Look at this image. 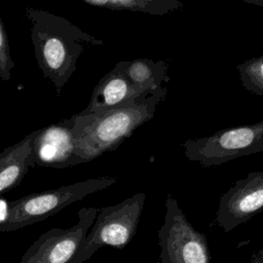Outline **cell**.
<instances>
[{
	"label": "cell",
	"mask_w": 263,
	"mask_h": 263,
	"mask_svg": "<svg viewBox=\"0 0 263 263\" xmlns=\"http://www.w3.org/2000/svg\"><path fill=\"white\" fill-rule=\"evenodd\" d=\"M25 15L30 24L38 67L60 96L75 72L77 61L84 49L91 45H102L103 41L67 18L44 9L29 6Z\"/></svg>",
	"instance_id": "obj_1"
},
{
	"label": "cell",
	"mask_w": 263,
	"mask_h": 263,
	"mask_svg": "<svg viewBox=\"0 0 263 263\" xmlns=\"http://www.w3.org/2000/svg\"><path fill=\"white\" fill-rule=\"evenodd\" d=\"M166 88L146 92L133 102L91 114L73 115L76 156L79 164L116 149L142 124L152 119Z\"/></svg>",
	"instance_id": "obj_2"
},
{
	"label": "cell",
	"mask_w": 263,
	"mask_h": 263,
	"mask_svg": "<svg viewBox=\"0 0 263 263\" xmlns=\"http://www.w3.org/2000/svg\"><path fill=\"white\" fill-rule=\"evenodd\" d=\"M117 182L116 178L101 177L79 181L58 188L31 193L8 201L0 219V232H10L43 221L87 195L104 190Z\"/></svg>",
	"instance_id": "obj_3"
},
{
	"label": "cell",
	"mask_w": 263,
	"mask_h": 263,
	"mask_svg": "<svg viewBox=\"0 0 263 263\" xmlns=\"http://www.w3.org/2000/svg\"><path fill=\"white\" fill-rule=\"evenodd\" d=\"M145 199L146 194L139 192L99 209L93 224L69 263H85L102 247L119 250L126 247L137 232Z\"/></svg>",
	"instance_id": "obj_4"
},
{
	"label": "cell",
	"mask_w": 263,
	"mask_h": 263,
	"mask_svg": "<svg viewBox=\"0 0 263 263\" xmlns=\"http://www.w3.org/2000/svg\"><path fill=\"white\" fill-rule=\"evenodd\" d=\"M185 157L203 167L220 165L235 158L263 152V121L225 128L214 135L187 140Z\"/></svg>",
	"instance_id": "obj_5"
},
{
	"label": "cell",
	"mask_w": 263,
	"mask_h": 263,
	"mask_svg": "<svg viewBox=\"0 0 263 263\" xmlns=\"http://www.w3.org/2000/svg\"><path fill=\"white\" fill-rule=\"evenodd\" d=\"M159 263H211L206 237L188 221L177 199L167 194L164 221L158 230Z\"/></svg>",
	"instance_id": "obj_6"
},
{
	"label": "cell",
	"mask_w": 263,
	"mask_h": 263,
	"mask_svg": "<svg viewBox=\"0 0 263 263\" xmlns=\"http://www.w3.org/2000/svg\"><path fill=\"white\" fill-rule=\"evenodd\" d=\"M97 208H81L78 222L70 228H52L41 234L24 253L20 263H69L98 214Z\"/></svg>",
	"instance_id": "obj_7"
},
{
	"label": "cell",
	"mask_w": 263,
	"mask_h": 263,
	"mask_svg": "<svg viewBox=\"0 0 263 263\" xmlns=\"http://www.w3.org/2000/svg\"><path fill=\"white\" fill-rule=\"evenodd\" d=\"M263 209V170L236 181L220 198L215 222L225 232L246 223Z\"/></svg>",
	"instance_id": "obj_8"
},
{
	"label": "cell",
	"mask_w": 263,
	"mask_h": 263,
	"mask_svg": "<svg viewBox=\"0 0 263 263\" xmlns=\"http://www.w3.org/2000/svg\"><path fill=\"white\" fill-rule=\"evenodd\" d=\"M73 126L72 116L39 128L33 146L35 165L64 168L79 164Z\"/></svg>",
	"instance_id": "obj_9"
},
{
	"label": "cell",
	"mask_w": 263,
	"mask_h": 263,
	"mask_svg": "<svg viewBox=\"0 0 263 263\" xmlns=\"http://www.w3.org/2000/svg\"><path fill=\"white\" fill-rule=\"evenodd\" d=\"M144 93L146 92H142L129 81L123 71L122 63L119 62L99 81L88 105L79 113L91 114L107 111L133 102Z\"/></svg>",
	"instance_id": "obj_10"
},
{
	"label": "cell",
	"mask_w": 263,
	"mask_h": 263,
	"mask_svg": "<svg viewBox=\"0 0 263 263\" xmlns=\"http://www.w3.org/2000/svg\"><path fill=\"white\" fill-rule=\"evenodd\" d=\"M39 129L0 152V196L17 187L34 163V140Z\"/></svg>",
	"instance_id": "obj_11"
},
{
	"label": "cell",
	"mask_w": 263,
	"mask_h": 263,
	"mask_svg": "<svg viewBox=\"0 0 263 263\" xmlns=\"http://www.w3.org/2000/svg\"><path fill=\"white\" fill-rule=\"evenodd\" d=\"M122 67L129 81L142 92H149L162 87L167 82V64L164 61L154 62L149 59L122 61Z\"/></svg>",
	"instance_id": "obj_12"
},
{
	"label": "cell",
	"mask_w": 263,
	"mask_h": 263,
	"mask_svg": "<svg viewBox=\"0 0 263 263\" xmlns=\"http://www.w3.org/2000/svg\"><path fill=\"white\" fill-rule=\"evenodd\" d=\"M116 10L144 12L162 15L179 10L183 7L180 0H113Z\"/></svg>",
	"instance_id": "obj_13"
},
{
	"label": "cell",
	"mask_w": 263,
	"mask_h": 263,
	"mask_svg": "<svg viewBox=\"0 0 263 263\" xmlns=\"http://www.w3.org/2000/svg\"><path fill=\"white\" fill-rule=\"evenodd\" d=\"M237 71L242 86L263 97V55L240 63L237 65Z\"/></svg>",
	"instance_id": "obj_14"
},
{
	"label": "cell",
	"mask_w": 263,
	"mask_h": 263,
	"mask_svg": "<svg viewBox=\"0 0 263 263\" xmlns=\"http://www.w3.org/2000/svg\"><path fill=\"white\" fill-rule=\"evenodd\" d=\"M13 68L14 62L10 54L8 36L3 22L0 18V79L3 81H8L11 78Z\"/></svg>",
	"instance_id": "obj_15"
},
{
	"label": "cell",
	"mask_w": 263,
	"mask_h": 263,
	"mask_svg": "<svg viewBox=\"0 0 263 263\" xmlns=\"http://www.w3.org/2000/svg\"><path fill=\"white\" fill-rule=\"evenodd\" d=\"M82 1H84V2L87 3V4L93 5V6L103 7V8H109V9H114V10H116L113 0H82Z\"/></svg>",
	"instance_id": "obj_16"
},
{
	"label": "cell",
	"mask_w": 263,
	"mask_h": 263,
	"mask_svg": "<svg viewBox=\"0 0 263 263\" xmlns=\"http://www.w3.org/2000/svg\"><path fill=\"white\" fill-rule=\"evenodd\" d=\"M249 263H263V248L252 256Z\"/></svg>",
	"instance_id": "obj_17"
},
{
	"label": "cell",
	"mask_w": 263,
	"mask_h": 263,
	"mask_svg": "<svg viewBox=\"0 0 263 263\" xmlns=\"http://www.w3.org/2000/svg\"><path fill=\"white\" fill-rule=\"evenodd\" d=\"M248 4H254L263 8V0H241Z\"/></svg>",
	"instance_id": "obj_18"
}]
</instances>
